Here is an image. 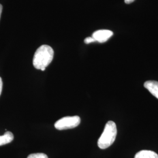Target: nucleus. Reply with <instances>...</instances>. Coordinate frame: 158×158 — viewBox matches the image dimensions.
I'll list each match as a JSON object with an SVG mask.
<instances>
[{
	"mask_svg": "<svg viewBox=\"0 0 158 158\" xmlns=\"http://www.w3.org/2000/svg\"><path fill=\"white\" fill-rule=\"evenodd\" d=\"M54 51L51 46L42 45L34 54L33 65L36 69L45 71L46 68L51 63L53 59Z\"/></svg>",
	"mask_w": 158,
	"mask_h": 158,
	"instance_id": "f257e3e1",
	"label": "nucleus"
},
{
	"mask_svg": "<svg viewBox=\"0 0 158 158\" xmlns=\"http://www.w3.org/2000/svg\"><path fill=\"white\" fill-rule=\"evenodd\" d=\"M117 134V126L114 122L110 121L105 125L102 135L98 140V146L102 149L110 147L115 141Z\"/></svg>",
	"mask_w": 158,
	"mask_h": 158,
	"instance_id": "f03ea898",
	"label": "nucleus"
},
{
	"mask_svg": "<svg viewBox=\"0 0 158 158\" xmlns=\"http://www.w3.org/2000/svg\"><path fill=\"white\" fill-rule=\"evenodd\" d=\"M81 119L79 116H68L63 117L57 121L55 127L58 130L72 129L77 127L80 123Z\"/></svg>",
	"mask_w": 158,
	"mask_h": 158,
	"instance_id": "7ed1b4c3",
	"label": "nucleus"
},
{
	"mask_svg": "<svg viewBox=\"0 0 158 158\" xmlns=\"http://www.w3.org/2000/svg\"><path fill=\"white\" fill-rule=\"evenodd\" d=\"M113 35V32L111 31L102 29L95 31L93 34L92 37L95 40L96 42L104 43L107 42Z\"/></svg>",
	"mask_w": 158,
	"mask_h": 158,
	"instance_id": "20e7f679",
	"label": "nucleus"
},
{
	"mask_svg": "<svg viewBox=\"0 0 158 158\" xmlns=\"http://www.w3.org/2000/svg\"><path fill=\"white\" fill-rule=\"evenodd\" d=\"M144 87L153 96L158 99V81L149 80L144 83Z\"/></svg>",
	"mask_w": 158,
	"mask_h": 158,
	"instance_id": "39448f33",
	"label": "nucleus"
},
{
	"mask_svg": "<svg viewBox=\"0 0 158 158\" xmlns=\"http://www.w3.org/2000/svg\"><path fill=\"white\" fill-rule=\"evenodd\" d=\"M134 158H158V155L152 151L142 150L137 153Z\"/></svg>",
	"mask_w": 158,
	"mask_h": 158,
	"instance_id": "423d86ee",
	"label": "nucleus"
},
{
	"mask_svg": "<svg viewBox=\"0 0 158 158\" xmlns=\"http://www.w3.org/2000/svg\"><path fill=\"white\" fill-rule=\"evenodd\" d=\"M14 140V135L10 132L6 131L3 135H0V146L4 145L11 142Z\"/></svg>",
	"mask_w": 158,
	"mask_h": 158,
	"instance_id": "0eeeda50",
	"label": "nucleus"
},
{
	"mask_svg": "<svg viewBox=\"0 0 158 158\" xmlns=\"http://www.w3.org/2000/svg\"><path fill=\"white\" fill-rule=\"evenodd\" d=\"M27 158H48V157L45 153H37L29 155Z\"/></svg>",
	"mask_w": 158,
	"mask_h": 158,
	"instance_id": "6e6552de",
	"label": "nucleus"
},
{
	"mask_svg": "<svg viewBox=\"0 0 158 158\" xmlns=\"http://www.w3.org/2000/svg\"><path fill=\"white\" fill-rule=\"evenodd\" d=\"M84 42H85V44H89L90 43H93V42H96V40L93 37H87V38H86L85 39Z\"/></svg>",
	"mask_w": 158,
	"mask_h": 158,
	"instance_id": "1a4fd4ad",
	"label": "nucleus"
},
{
	"mask_svg": "<svg viewBox=\"0 0 158 158\" xmlns=\"http://www.w3.org/2000/svg\"><path fill=\"white\" fill-rule=\"evenodd\" d=\"M2 80L1 77H0V96H1V94L2 92Z\"/></svg>",
	"mask_w": 158,
	"mask_h": 158,
	"instance_id": "9d476101",
	"label": "nucleus"
},
{
	"mask_svg": "<svg viewBox=\"0 0 158 158\" xmlns=\"http://www.w3.org/2000/svg\"><path fill=\"white\" fill-rule=\"evenodd\" d=\"M134 1H135V0H124L126 4H131V3L133 2Z\"/></svg>",
	"mask_w": 158,
	"mask_h": 158,
	"instance_id": "9b49d317",
	"label": "nucleus"
},
{
	"mask_svg": "<svg viewBox=\"0 0 158 158\" xmlns=\"http://www.w3.org/2000/svg\"><path fill=\"white\" fill-rule=\"evenodd\" d=\"M2 11V6L1 4H0V18H1V16Z\"/></svg>",
	"mask_w": 158,
	"mask_h": 158,
	"instance_id": "f8f14e48",
	"label": "nucleus"
}]
</instances>
